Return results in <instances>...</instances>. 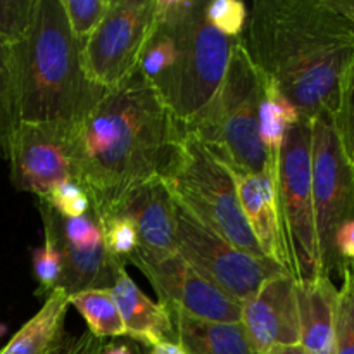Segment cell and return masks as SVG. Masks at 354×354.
Masks as SVG:
<instances>
[{"label": "cell", "instance_id": "6da1fadb", "mask_svg": "<svg viewBox=\"0 0 354 354\" xmlns=\"http://www.w3.org/2000/svg\"><path fill=\"white\" fill-rule=\"evenodd\" d=\"M239 40L303 120L334 116L354 68V23L330 0H258Z\"/></svg>", "mask_w": 354, "mask_h": 354}, {"label": "cell", "instance_id": "7a4b0ae2", "mask_svg": "<svg viewBox=\"0 0 354 354\" xmlns=\"http://www.w3.org/2000/svg\"><path fill=\"white\" fill-rule=\"evenodd\" d=\"M183 128L140 75L104 93L76 131V182L99 218L161 180Z\"/></svg>", "mask_w": 354, "mask_h": 354}, {"label": "cell", "instance_id": "3957f363", "mask_svg": "<svg viewBox=\"0 0 354 354\" xmlns=\"http://www.w3.org/2000/svg\"><path fill=\"white\" fill-rule=\"evenodd\" d=\"M80 48L61 0H38L30 35L10 48L21 121L80 123L99 104L107 90L85 75Z\"/></svg>", "mask_w": 354, "mask_h": 354}, {"label": "cell", "instance_id": "277c9868", "mask_svg": "<svg viewBox=\"0 0 354 354\" xmlns=\"http://www.w3.org/2000/svg\"><path fill=\"white\" fill-rule=\"evenodd\" d=\"M263 76L241 40H235L227 73L209 102L182 124L234 175H256L277 162L259 137Z\"/></svg>", "mask_w": 354, "mask_h": 354}, {"label": "cell", "instance_id": "5b68a950", "mask_svg": "<svg viewBox=\"0 0 354 354\" xmlns=\"http://www.w3.org/2000/svg\"><path fill=\"white\" fill-rule=\"evenodd\" d=\"M204 9L203 0H154L156 26L175 35L178 54L152 88L180 124L189 123L216 93L235 44L207 23Z\"/></svg>", "mask_w": 354, "mask_h": 354}, {"label": "cell", "instance_id": "8992f818", "mask_svg": "<svg viewBox=\"0 0 354 354\" xmlns=\"http://www.w3.org/2000/svg\"><path fill=\"white\" fill-rule=\"evenodd\" d=\"M161 180L173 201L194 220L241 251L266 259L242 213L234 173L185 130Z\"/></svg>", "mask_w": 354, "mask_h": 354}, {"label": "cell", "instance_id": "52a82bcc", "mask_svg": "<svg viewBox=\"0 0 354 354\" xmlns=\"http://www.w3.org/2000/svg\"><path fill=\"white\" fill-rule=\"evenodd\" d=\"M277 190L290 275L296 280L317 279L322 263L311 190V121L301 120L287 130L277 158Z\"/></svg>", "mask_w": 354, "mask_h": 354}, {"label": "cell", "instance_id": "ba28073f", "mask_svg": "<svg viewBox=\"0 0 354 354\" xmlns=\"http://www.w3.org/2000/svg\"><path fill=\"white\" fill-rule=\"evenodd\" d=\"M311 190L322 275L330 277L339 272L335 234L346 221L354 220V175L332 114L311 120Z\"/></svg>", "mask_w": 354, "mask_h": 354}, {"label": "cell", "instance_id": "9c48e42d", "mask_svg": "<svg viewBox=\"0 0 354 354\" xmlns=\"http://www.w3.org/2000/svg\"><path fill=\"white\" fill-rule=\"evenodd\" d=\"M154 26V0H111L102 23L80 48L90 82L111 90L133 76Z\"/></svg>", "mask_w": 354, "mask_h": 354}, {"label": "cell", "instance_id": "30bf717a", "mask_svg": "<svg viewBox=\"0 0 354 354\" xmlns=\"http://www.w3.org/2000/svg\"><path fill=\"white\" fill-rule=\"evenodd\" d=\"M176 252L196 272L237 303L254 296L272 277L289 273L268 259L241 251L220 235L207 230L175 203Z\"/></svg>", "mask_w": 354, "mask_h": 354}, {"label": "cell", "instance_id": "8fae6325", "mask_svg": "<svg viewBox=\"0 0 354 354\" xmlns=\"http://www.w3.org/2000/svg\"><path fill=\"white\" fill-rule=\"evenodd\" d=\"M76 131L78 123L21 121L7 159L14 187L44 197L59 183L75 180Z\"/></svg>", "mask_w": 354, "mask_h": 354}, {"label": "cell", "instance_id": "7c38bea8", "mask_svg": "<svg viewBox=\"0 0 354 354\" xmlns=\"http://www.w3.org/2000/svg\"><path fill=\"white\" fill-rule=\"evenodd\" d=\"M127 263L147 277L159 304L168 310L183 311L203 320L241 322V303L204 279L178 252L154 256L137 249Z\"/></svg>", "mask_w": 354, "mask_h": 354}, {"label": "cell", "instance_id": "4fadbf2b", "mask_svg": "<svg viewBox=\"0 0 354 354\" xmlns=\"http://www.w3.org/2000/svg\"><path fill=\"white\" fill-rule=\"evenodd\" d=\"M296 283L290 273H280L241 304V324L259 354L301 344Z\"/></svg>", "mask_w": 354, "mask_h": 354}, {"label": "cell", "instance_id": "5bb4252c", "mask_svg": "<svg viewBox=\"0 0 354 354\" xmlns=\"http://www.w3.org/2000/svg\"><path fill=\"white\" fill-rule=\"evenodd\" d=\"M242 213L263 256L290 273L277 190V162L256 175H234Z\"/></svg>", "mask_w": 354, "mask_h": 354}, {"label": "cell", "instance_id": "9a60e30c", "mask_svg": "<svg viewBox=\"0 0 354 354\" xmlns=\"http://www.w3.org/2000/svg\"><path fill=\"white\" fill-rule=\"evenodd\" d=\"M114 214L133 221L138 235V251L154 256L176 252L175 201L162 180L145 183L131 192Z\"/></svg>", "mask_w": 354, "mask_h": 354}, {"label": "cell", "instance_id": "2e32d148", "mask_svg": "<svg viewBox=\"0 0 354 354\" xmlns=\"http://www.w3.org/2000/svg\"><path fill=\"white\" fill-rule=\"evenodd\" d=\"M111 294L121 315L128 337L145 346L175 342L171 311L162 304L149 299L140 287L130 279L127 270H121L120 277L111 287Z\"/></svg>", "mask_w": 354, "mask_h": 354}, {"label": "cell", "instance_id": "e0dca14e", "mask_svg": "<svg viewBox=\"0 0 354 354\" xmlns=\"http://www.w3.org/2000/svg\"><path fill=\"white\" fill-rule=\"evenodd\" d=\"M339 289L330 277L297 280L301 346L310 354H334V324Z\"/></svg>", "mask_w": 354, "mask_h": 354}, {"label": "cell", "instance_id": "ac0fdd59", "mask_svg": "<svg viewBox=\"0 0 354 354\" xmlns=\"http://www.w3.org/2000/svg\"><path fill=\"white\" fill-rule=\"evenodd\" d=\"M175 342L185 354H259L241 322H213L169 310Z\"/></svg>", "mask_w": 354, "mask_h": 354}, {"label": "cell", "instance_id": "d6986e66", "mask_svg": "<svg viewBox=\"0 0 354 354\" xmlns=\"http://www.w3.org/2000/svg\"><path fill=\"white\" fill-rule=\"evenodd\" d=\"M69 306V294L55 287L44 306L12 335L0 354H57L66 342L64 325Z\"/></svg>", "mask_w": 354, "mask_h": 354}, {"label": "cell", "instance_id": "ffe728a7", "mask_svg": "<svg viewBox=\"0 0 354 354\" xmlns=\"http://www.w3.org/2000/svg\"><path fill=\"white\" fill-rule=\"evenodd\" d=\"M303 120L294 104L263 78V100L259 107V137L270 158L279 156L287 130Z\"/></svg>", "mask_w": 354, "mask_h": 354}, {"label": "cell", "instance_id": "44dd1931", "mask_svg": "<svg viewBox=\"0 0 354 354\" xmlns=\"http://www.w3.org/2000/svg\"><path fill=\"white\" fill-rule=\"evenodd\" d=\"M69 303L82 315L93 337L106 339L127 335L111 289L82 290V292L71 294Z\"/></svg>", "mask_w": 354, "mask_h": 354}, {"label": "cell", "instance_id": "7402d4cb", "mask_svg": "<svg viewBox=\"0 0 354 354\" xmlns=\"http://www.w3.org/2000/svg\"><path fill=\"white\" fill-rule=\"evenodd\" d=\"M21 124L19 88L12 50L0 41V156L9 159L14 135Z\"/></svg>", "mask_w": 354, "mask_h": 354}, {"label": "cell", "instance_id": "603a6c76", "mask_svg": "<svg viewBox=\"0 0 354 354\" xmlns=\"http://www.w3.org/2000/svg\"><path fill=\"white\" fill-rule=\"evenodd\" d=\"M176 54H178V44H176L175 35L165 28L154 26V31L142 52L137 71L151 85H154L175 64Z\"/></svg>", "mask_w": 354, "mask_h": 354}, {"label": "cell", "instance_id": "cb8c5ba5", "mask_svg": "<svg viewBox=\"0 0 354 354\" xmlns=\"http://www.w3.org/2000/svg\"><path fill=\"white\" fill-rule=\"evenodd\" d=\"M334 324V354H354V263L342 266Z\"/></svg>", "mask_w": 354, "mask_h": 354}, {"label": "cell", "instance_id": "d4e9b609", "mask_svg": "<svg viewBox=\"0 0 354 354\" xmlns=\"http://www.w3.org/2000/svg\"><path fill=\"white\" fill-rule=\"evenodd\" d=\"M38 0H0V41L9 48L30 35Z\"/></svg>", "mask_w": 354, "mask_h": 354}, {"label": "cell", "instance_id": "484cf974", "mask_svg": "<svg viewBox=\"0 0 354 354\" xmlns=\"http://www.w3.org/2000/svg\"><path fill=\"white\" fill-rule=\"evenodd\" d=\"M104 249L114 259L127 265V259L138 249V235L133 221L121 214L99 218Z\"/></svg>", "mask_w": 354, "mask_h": 354}, {"label": "cell", "instance_id": "4316f807", "mask_svg": "<svg viewBox=\"0 0 354 354\" xmlns=\"http://www.w3.org/2000/svg\"><path fill=\"white\" fill-rule=\"evenodd\" d=\"M71 33L82 44L102 23L111 0H61Z\"/></svg>", "mask_w": 354, "mask_h": 354}, {"label": "cell", "instance_id": "83f0119b", "mask_svg": "<svg viewBox=\"0 0 354 354\" xmlns=\"http://www.w3.org/2000/svg\"><path fill=\"white\" fill-rule=\"evenodd\" d=\"M206 19L225 37L239 40L248 23L249 9L241 0H213L206 2Z\"/></svg>", "mask_w": 354, "mask_h": 354}, {"label": "cell", "instance_id": "f1b7e54d", "mask_svg": "<svg viewBox=\"0 0 354 354\" xmlns=\"http://www.w3.org/2000/svg\"><path fill=\"white\" fill-rule=\"evenodd\" d=\"M38 199L47 203L55 213L64 218H82L92 207L86 192L75 180L59 183L54 189L48 190L44 197H38Z\"/></svg>", "mask_w": 354, "mask_h": 354}, {"label": "cell", "instance_id": "f546056e", "mask_svg": "<svg viewBox=\"0 0 354 354\" xmlns=\"http://www.w3.org/2000/svg\"><path fill=\"white\" fill-rule=\"evenodd\" d=\"M33 273L38 282L40 296L50 294L55 287L61 286L62 279V258L55 245L48 239L33 251Z\"/></svg>", "mask_w": 354, "mask_h": 354}, {"label": "cell", "instance_id": "4dcf8cb0", "mask_svg": "<svg viewBox=\"0 0 354 354\" xmlns=\"http://www.w3.org/2000/svg\"><path fill=\"white\" fill-rule=\"evenodd\" d=\"M335 130L341 140L342 151L354 175V68L349 73L341 93V102L334 114Z\"/></svg>", "mask_w": 354, "mask_h": 354}, {"label": "cell", "instance_id": "1f68e13d", "mask_svg": "<svg viewBox=\"0 0 354 354\" xmlns=\"http://www.w3.org/2000/svg\"><path fill=\"white\" fill-rule=\"evenodd\" d=\"M335 258L339 263V272L348 263H354V220L346 221L335 234L334 241Z\"/></svg>", "mask_w": 354, "mask_h": 354}, {"label": "cell", "instance_id": "d6a6232c", "mask_svg": "<svg viewBox=\"0 0 354 354\" xmlns=\"http://www.w3.org/2000/svg\"><path fill=\"white\" fill-rule=\"evenodd\" d=\"M104 348L106 344L102 339H97L90 332H85L80 337L66 339L57 354H102Z\"/></svg>", "mask_w": 354, "mask_h": 354}, {"label": "cell", "instance_id": "836d02e7", "mask_svg": "<svg viewBox=\"0 0 354 354\" xmlns=\"http://www.w3.org/2000/svg\"><path fill=\"white\" fill-rule=\"evenodd\" d=\"M151 354H185L176 342H161V344L152 346Z\"/></svg>", "mask_w": 354, "mask_h": 354}, {"label": "cell", "instance_id": "e575fe53", "mask_svg": "<svg viewBox=\"0 0 354 354\" xmlns=\"http://www.w3.org/2000/svg\"><path fill=\"white\" fill-rule=\"evenodd\" d=\"M330 2L354 23V0H330Z\"/></svg>", "mask_w": 354, "mask_h": 354}, {"label": "cell", "instance_id": "d590c367", "mask_svg": "<svg viewBox=\"0 0 354 354\" xmlns=\"http://www.w3.org/2000/svg\"><path fill=\"white\" fill-rule=\"evenodd\" d=\"M266 354H310V353H308L301 344H296V346H279V348L270 349Z\"/></svg>", "mask_w": 354, "mask_h": 354}, {"label": "cell", "instance_id": "8d00e7d4", "mask_svg": "<svg viewBox=\"0 0 354 354\" xmlns=\"http://www.w3.org/2000/svg\"><path fill=\"white\" fill-rule=\"evenodd\" d=\"M102 354H131L130 348L124 344H107Z\"/></svg>", "mask_w": 354, "mask_h": 354}, {"label": "cell", "instance_id": "74e56055", "mask_svg": "<svg viewBox=\"0 0 354 354\" xmlns=\"http://www.w3.org/2000/svg\"><path fill=\"white\" fill-rule=\"evenodd\" d=\"M6 332H7V327H6V325L0 324V339H2V335L6 334Z\"/></svg>", "mask_w": 354, "mask_h": 354}]
</instances>
